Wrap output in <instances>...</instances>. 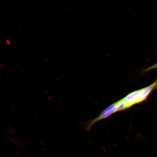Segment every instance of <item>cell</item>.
I'll use <instances>...</instances> for the list:
<instances>
[{
    "label": "cell",
    "mask_w": 157,
    "mask_h": 157,
    "mask_svg": "<svg viewBox=\"0 0 157 157\" xmlns=\"http://www.w3.org/2000/svg\"><path fill=\"white\" fill-rule=\"evenodd\" d=\"M106 54L108 56H109V55L108 53H107Z\"/></svg>",
    "instance_id": "5"
},
{
    "label": "cell",
    "mask_w": 157,
    "mask_h": 157,
    "mask_svg": "<svg viewBox=\"0 0 157 157\" xmlns=\"http://www.w3.org/2000/svg\"><path fill=\"white\" fill-rule=\"evenodd\" d=\"M45 92L46 93H47V94H49L48 93V92H46V91Z\"/></svg>",
    "instance_id": "8"
},
{
    "label": "cell",
    "mask_w": 157,
    "mask_h": 157,
    "mask_svg": "<svg viewBox=\"0 0 157 157\" xmlns=\"http://www.w3.org/2000/svg\"><path fill=\"white\" fill-rule=\"evenodd\" d=\"M22 71H23V72H24V73H25V74H26V73L25 72L24 70H22Z\"/></svg>",
    "instance_id": "7"
},
{
    "label": "cell",
    "mask_w": 157,
    "mask_h": 157,
    "mask_svg": "<svg viewBox=\"0 0 157 157\" xmlns=\"http://www.w3.org/2000/svg\"><path fill=\"white\" fill-rule=\"evenodd\" d=\"M9 70H10L11 72H12V70H11V69H9Z\"/></svg>",
    "instance_id": "9"
},
{
    "label": "cell",
    "mask_w": 157,
    "mask_h": 157,
    "mask_svg": "<svg viewBox=\"0 0 157 157\" xmlns=\"http://www.w3.org/2000/svg\"><path fill=\"white\" fill-rule=\"evenodd\" d=\"M155 68H157V63L151 66V67L148 68L147 69V70H146V71H148L151 69Z\"/></svg>",
    "instance_id": "2"
},
{
    "label": "cell",
    "mask_w": 157,
    "mask_h": 157,
    "mask_svg": "<svg viewBox=\"0 0 157 157\" xmlns=\"http://www.w3.org/2000/svg\"><path fill=\"white\" fill-rule=\"evenodd\" d=\"M47 97L49 100H51V98L50 97H49L48 96V97Z\"/></svg>",
    "instance_id": "3"
},
{
    "label": "cell",
    "mask_w": 157,
    "mask_h": 157,
    "mask_svg": "<svg viewBox=\"0 0 157 157\" xmlns=\"http://www.w3.org/2000/svg\"><path fill=\"white\" fill-rule=\"evenodd\" d=\"M107 48V47L106 46H104V49H106Z\"/></svg>",
    "instance_id": "4"
},
{
    "label": "cell",
    "mask_w": 157,
    "mask_h": 157,
    "mask_svg": "<svg viewBox=\"0 0 157 157\" xmlns=\"http://www.w3.org/2000/svg\"><path fill=\"white\" fill-rule=\"evenodd\" d=\"M105 10L106 11V12H107V10L105 9Z\"/></svg>",
    "instance_id": "6"
},
{
    "label": "cell",
    "mask_w": 157,
    "mask_h": 157,
    "mask_svg": "<svg viewBox=\"0 0 157 157\" xmlns=\"http://www.w3.org/2000/svg\"><path fill=\"white\" fill-rule=\"evenodd\" d=\"M122 99L127 108L136 103L141 102L140 90L131 93Z\"/></svg>",
    "instance_id": "1"
}]
</instances>
